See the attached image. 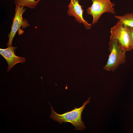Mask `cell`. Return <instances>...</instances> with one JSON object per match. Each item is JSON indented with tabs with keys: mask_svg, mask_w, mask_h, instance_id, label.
<instances>
[{
	"mask_svg": "<svg viewBox=\"0 0 133 133\" xmlns=\"http://www.w3.org/2000/svg\"><path fill=\"white\" fill-rule=\"evenodd\" d=\"M90 100L89 97L81 107L77 108L75 107L73 109L61 114H58L56 112L51 106V114L50 117L53 120L58 122L60 124H62L63 122L70 123L75 127V129L77 130H83L86 128L82 120L81 114L85 105L90 102Z\"/></svg>",
	"mask_w": 133,
	"mask_h": 133,
	"instance_id": "cell-1",
	"label": "cell"
},
{
	"mask_svg": "<svg viewBox=\"0 0 133 133\" xmlns=\"http://www.w3.org/2000/svg\"><path fill=\"white\" fill-rule=\"evenodd\" d=\"M17 47L12 46L6 49H0V54L6 60L8 65L7 71H9L16 64L21 63H24L26 61L25 57H19L15 53V50Z\"/></svg>",
	"mask_w": 133,
	"mask_h": 133,
	"instance_id": "cell-7",
	"label": "cell"
},
{
	"mask_svg": "<svg viewBox=\"0 0 133 133\" xmlns=\"http://www.w3.org/2000/svg\"><path fill=\"white\" fill-rule=\"evenodd\" d=\"M110 40H116L123 52L132 50L131 37L127 26L120 20L111 28Z\"/></svg>",
	"mask_w": 133,
	"mask_h": 133,
	"instance_id": "cell-3",
	"label": "cell"
},
{
	"mask_svg": "<svg viewBox=\"0 0 133 133\" xmlns=\"http://www.w3.org/2000/svg\"><path fill=\"white\" fill-rule=\"evenodd\" d=\"M93 3L86 10L87 13L93 17L92 25L98 22L101 15L107 13L114 14L115 13L113 6H115L110 0H92Z\"/></svg>",
	"mask_w": 133,
	"mask_h": 133,
	"instance_id": "cell-4",
	"label": "cell"
},
{
	"mask_svg": "<svg viewBox=\"0 0 133 133\" xmlns=\"http://www.w3.org/2000/svg\"><path fill=\"white\" fill-rule=\"evenodd\" d=\"M110 54L103 69L109 71L114 72L121 64L125 62V52H123L116 40H110L109 43Z\"/></svg>",
	"mask_w": 133,
	"mask_h": 133,
	"instance_id": "cell-2",
	"label": "cell"
},
{
	"mask_svg": "<svg viewBox=\"0 0 133 133\" xmlns=\"http://www.w3.org/2000/svg\"><path fill=\"white\" fill-rule=\"evenodd\" d=\"M114 16L125 25L133 27V13H127L122 16Z\"/></svg>",
	"mask_w": 133,
	"mask_h": 133,
	"instance_id": "cell-9",
	"label": "cell"
},
{
	"mask_svg": "<svg viewBox=\"0 0 133 133\" xmlns=\"http://www.w3.org/2000/svg\"><path fill=\"white\" fill-rule=\"evenodd\" d=\"M41 0H15L16 5L27 7L31 9H33Z\"/></svg>",
	"mask_w": 133,
	"mask_h": 133,
	"instance_id": "cell-8",
	"label": "cell"
},
{
	"mask_svg": "<svg viewBox=\"0 0 133 133\" xmlns=\"http://www.w3.org/2000/svg\"><path fill=\"white\" fill-rule=\"evenodd\" d=\"M127 27L131 37L132 44V50H133V27L127 26Z\"/></svg>",
	"mask_w": 133,
	"mask_h": 133,
	"instance_id": "cell-10",
	"label": "cell"
},
{
	"mask_svg": "<svg viewBox=\"0 0 133 133\" xmlns=\"http://www.w3.org/2000/svg\"><path fill=\"white\" fill-rule=\"evenodd\" d=\"M26 9L23 7L16 5L15 13L13 19V22L11 27L10 32L8 35L9 40L7 43L8 47L12 46V41L14 36L18 31L19 32L21 27L23 29L30 25L28 21L23 19L22 17L23 14L25 12Z\"/></svg>",
	"mask_w": 133,
	"mask_h": 133,
	"instance_id": "cell-5",
	"label": "cell"
},
{
	"mask_svg": "<svg viewBox=\"0 0 133 133\" xmlns=\"http://www.w3.org/2000/svg\"><path fill=\"white\" fill-rule=\"evenodd\" d=\"M70 1L68 5V10L67 12L68 15L75 17V20L80 23H83L85 28L87 30L91 29L92 24H90L85 20L83 17V10L79 3V0H70Z\"/></svg>",
	"mask_w": 133,
	"mask_h": 133,
	"instance_id": "cell-6",
	"label": "cell"
}]
</instances>
